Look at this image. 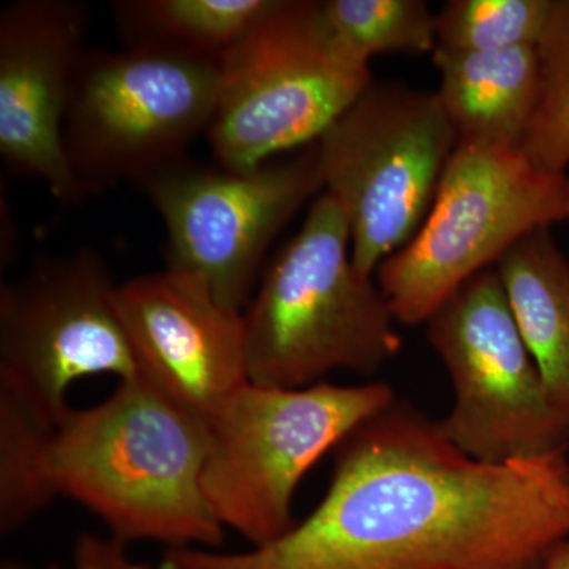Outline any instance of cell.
Listing matches in <instances>:
<instances>
[{
	"mask_svg": "<svg viewBox=\"0 0 569 569\" xmlns=\"http://www.w3.org/2000/svg\"><path fill=\"white\" fill-rule=\"evenodd\" d=\"M47 569H153L144 561L132 559L129 545L121 539L82 533L73 549V559L69 568L50 565Z\"/></svg>",
	"mask_w": 569,
	"mask_h": 569,
	"instance_id": "obj_21",
	"label": "cell"
},
{
	"mask_svg": "<svg viewBox=\"0 0 569 569\" xmlns=\"http://www.w3.org/2000/svg\"><path fill=\"white\" fill-rule=\"evenodd\" d=\"M458 144L437 92L400 82H370L318 138L325 192L346 216L359 271L376 276L418 233Z\"/></svg>",
	"mask_w": 569,
	"mask_h": 569,
	"instance_id": "obj_8",
	"label": "cell"
},
{
	"mask_svg": "<svg viewBox=\"0 0 569 569\" xmlns=\"http://www.w3.org/2000/svg\"><path fill=\"white\" fill-rule=\"evenodd\" d=\"M320 13L332 39L362 62L385 52L422 54L437 47L436 14L425 0H325Z\"/></svg>",
	"mask_w": 569,
	"mask_h": 569,
	"instance_id": "obj_18",
	"label": "cell"
},
{
	"mask_svg": "<svg viewBox=\"0 0 569 569\" xmlns=\"http://www.w3.org/2000/svg\"><path fill=\"white\" fill-rule=\"evenodd\" d=\"M372 82L326 29L320 2L277 0L220 61L208 138L217 163L249 170L313 144Z\"/></svg>",
	"mask_w": 569,
	"mask_h": 569,
	"instance_id": "obj_6",
	"label": "cell"
},
{
	"mask_svg": "<svg viewBox=\"0 0 569 569\" xmlns=\"http://www.w3.org/2000/svg\"><path fill=\"white\" fill-rule=\"evenodd\" d=\"M0 569H33L31 565L24 563V561L18 559H6L0 565Z\"/></svg>",
	"mask_w": 569,
	"mask_h": 569,
	"instance_id": "obj_23",
	"label": "cell"
},
{
	"mask_svg": "<svg viewBox=\"0 0 569 569\" xmlns=\"http://www.w3.org/2000/svg\"><path fill=\"white\" fill-rule=\"evenodd\" d=\"M138 377L211 425L249 383L244 316L213 298L197 277L174 269L118 284Z\"/></svg>",
	"mask_w": 569,
	"mask_h": 569,
	"instance_id": "obj_12",
	"label": "cell"
},
{
	"mask_svg": "<svg viewBox=\"0 0 569 569\" xmlns=\"http://www.w3.org/2000/svg\"><path fill=\"white\" fill-rule=\"evenodd\" d=\"M396 399L385 381L298 389L249 381L208 426L203 493L213 518L252 548L284 537L310 468Z\"/></svg>",
	"mask_w": 569,
	"mask_h": 569,
	"instance_id": "obj_5",
	"label": "cell"
},
{
	"mask_svg": "<svg viewBox=\"0 0 569 569\" xmlns=\"http://www.w3.org/2000/svg\"><path fill=\"white\" fill-rule=\"evenodd\" d=\"M332 452L328 492L284 537L168 549L160 569H542L569 538L568 452L479 462L399 397Z\"/></svg>",
	"mask_w": 569,
	"mask_h": 569,
	"instance_id": "obj_1",
	"label": "cell"
},
{
	"mask_svg": "<svg viewBox=\"0 0 569 569\" xmlns=\"http://www.w3.org/2000/svg\"><path fill=\"white\" fill-rule=\"evenodd\" d=\"M52 430L0 389V535L22 529L59 497L50 471Z\"/></svg>",
	"mask_w": 569,
	"mask_h": 569,
	"instance_id": "obj_17",
	"label": "cell"
},
{
	"mask_svg": "<svg viewBox=\"0 0 569 569\" xmlns=\"http://www.w3.org/2000/svg\"><path fill=\"white\" fill-rule=\"evenodd\" d=\"M277 0H118L111 3L123 47L222 59Z\"/></svg>",
	"mask_w": 569,
	"mask_h": 569,
	"instance_id": "obj_16",
	"label": "cell"
},
{
	"mask_svg": "<svg viewBox=\"0 0 569 569\" xmlns=\"http://www.w3.org/2000/svg\"><path fill=\"white\" fill-rule=\"evenodd\" d=\"M550 399L569 411V260L549 228L519 239L496 264Z\"/></svg>",
	"mask_w": 569,
	"mask_h": 569,
	"instance_id": "obj_15",
	"label": "cell"
},
{
	"mask_svg": "<svg viewBox=\"0 0 569 569\" xmlns=\"http://www.w3.org/2000/svg\"><path fill=\"white\" fill-rule=\"evenodd\" d=\"M220 61L148 47L84 51L62 132L81 201L189 157L212 122Z\"/></svg>",
	"mask_w": 569,
	"mask_h": 569,
	"instance_id": "obj_7",
	"label": "cell"
},
{
	"mask_svg": "<svg viewBox=\"0 0 569 569\" xmlns=\"http://www.w3.org/2000/svg\"><path fill=\"white\" fill-rule=\"evenodd\" d=\"M569 220V174L520 148L459 142L410 242L377 269L397 323L426 325L438 307L531 231Z\"/></svg>",
	"mask_w": 569,
	"mask_h": 569,
	"instance_id": "obj_4",
	"label": "cell"
},
{
	"mask_svg": "<svg viewBox=\"0 0 569 569\" xmlns=\"http://www.w3.org/2000/svg\"><path fill=\"white\" fill-rule=\"evenodd\" d=\"M89 24L78 0H17L0 14V156L67 204L81 203L62 132Z\"/></svg>",
	"mask_w": 569,
	"mask_h": 569,
	"instance_id": "obj_13",
	"label": "cell"
},
{
	"mask_svg": "<svg viewBox=\"0 0 569 569\" xmlns=\"http://www.w3.org/2000/svg\"><path fill=\"white\" fill-rule=\"evenodd\" d=\"M542 569H569V538L550 550Z\"/></svg>",
	"mask_w": 569,
	"mask_h": 569,
	"instance_id": "obj_22",
	"label": "cell"
},
{
	"mask_svg": "<svg viewBox=\"0 0 569 569\" xmlns=\"http://www.w3.org/2000/svg\"><path fill=\"white\" fill-rule=\"evenodd\" d=\"M438 100L459 142L520 148L539 89L537 47L500 51L436 48Z\"/></svg>",
	"mask_w": 569,
	"mask_h": 569,
	"instance_id": "obj_14",
	"label": "cell"
},
{
	"mask_svg": "<svg viewBox=\"0 0 569 569\" xmlns=\"http://www.w3.org/2000/svg\"><path fill=\"white\" fill-rule=\"evenodd\" d=\"M137 186L167 228V268L197 277L217 301L241 312L269 246L325 189L317 142L249 170L187 157Z\"/></svg>",
	"mask_w": 569,
	"mask_h": 569,
	"instance_id": "obj_10",
	"label": "cell"
},
{
	"mask_svg": "<svg viewBox=\"0 0 569 569\" xmlns=\"http://www.w3.org/2000/svg\"><path fill=\"white\" fill-rule=\"evenodd\" d=\"M556 0H451L436 14L437 47L500 51L537 47Z\"/></svg>",
	"mask_w": 569,
	"mask_h": 569,
	"instance_id": "obj_20",
	"label": "cell"
},
{
	"mask_svg": "<svg viewBox=\"0 0 569 569\" xmlns=\"http://www.w3.org/2000/svg\"><path fill=\"white\" fill-rule=\"evenodd\" d=\"M537 107L520 151L545 170L567 173L569 167V0H556L537 44Z\"/></svg>",
	"mask_w": 569,
	"mask_h": 569,
	"instance_id": "obj_19",
	"label": "cell"
},
{
	"mask_svg": "<svg viewBox=\"0 0 569 569\" xmlns=\"http://www.w3.org/2000/svg\"><path fill=\"white\" fill-rule=\"evenodd\" d=\"M116 291L107 261L91 247L41 258L0 288V389L50 429L69 415L74 381L138 377Z\"/></svg>",
	"mask_w": 569,
	"mask_h": 569,
	"instance_id": "obj_11",
	"label": "cell"
},
{
	"mask_svg": "<svg viewBox=\"0 0 569 569\" xmlns=\"http://www.w3.org/2000/svg\"><path fill=\"white\" fill-rule=\"evenodd\" d=\"M242 316L249 380L263 387H312L335 370L372 377L402 350L387 296L356 268L346 216L326 192Z\"/></svg>",
	"mask_w": 569,
	"mask_h": 569,
	"instance_id": "obj_3",
	"label": "cell"
},
{
	"mask_svg": "<svg viewBox=\"0 0 569 569\" xmlns=\"http://www.w3.org/2000/svg\"><path fill=\"white\" fill-rule=\"evenodd\" d=\"M426 328L455 389L438 425L456 448L492 466L569 451V411L550 399L496 268L467 280Z\"/></svg>",
	"mask_w": 569,
	"mask_h": 569,
	"instance_id": "obj_9",
	"label": "cell"
},
{
	"mask_svg": "<svg viewBox=\"0 0 569 569\" xmlns=\"http://www.w3.org/2000/svg\"><path fill=\"white\" fill-rule=\"evenodd\" d=\"M208 452V425L134 377L97 406L71 408L52 430L50 471L59 497L127 545L216 550L224 529L203 493Z\"/></svg>",
	"mask_w": 569,
	"mask_h": 569,
	"instance_id": "obj_2",
	"label": "cell"
}]
</instances>
